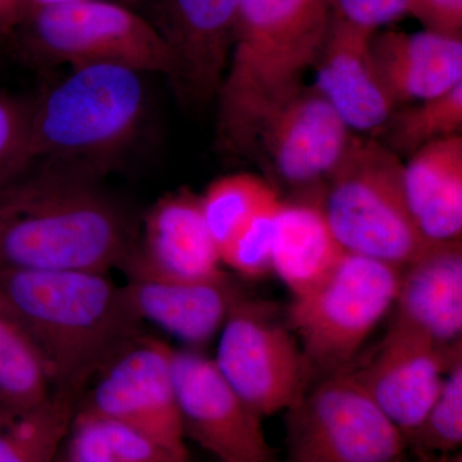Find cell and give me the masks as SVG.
I'll return each mask as SVG.
<instances>
[{
    "label": "cell",
    "mask_w": 462,
    "mask_h": 462,
    "mask_svg": "<svg viewBox=\"0 0 462 462\" xmlns=\"http://www.w3.org/2000/svg\"><path fill=\"white\" fill-rule=\"evenodd\" d=\"M99 179L32 167L0 188V269L108 273L135 247L132 216Z\"/></svg>",
    "instance_id": "1"
},
{
    "label": "cell",
    "mask_w": 462,
    "mask_h": 462,
    "mask_svg": "<svg viewBox=\"0 0 462 462\" xmlns=\"http://www.w3.org/2000/svg\"><path fill=\"white\" fill-rule=\"evenodd\" d=\"M0 310L38 349L53 391L79 397L144 334L123 285L103 273L0 269Z\"/></svg>",
    "instance_id": "2"
},
{
    "label": "cell",
    "mask_w": 462,
    "mask_h": 462,
    "mask_svg": "<svg viewBox=\"0 0 462 462\" xmlns=\"http://www.w3.org/2000/svg\"><path fill=\"white\" fill-rule=\"evenodd\" d=\"M145 76L117 65L69 69L32 100V167L106 175L147 120Z\"/></svg>",
    "instance_id": "3"
},
{
    "label": "cell",
    "mask_w": 462,
    "mask_h": 462,
    "mask_svg": "<svg viewBox=\"0 0 462 462\" xmlns=\"http://www.w3.org/2000/svg\"><path fill=\"white\" fill-rule=\"evenodd\" d=\"M402 158L379 139L355 134L320 190V205L346 254L403 269L431 245L413 223Z\"/></svg>",
    "instance_id": "4"
},
{
    "label": "cell",
    "mask_w": 462,
    "mask_h": 462,
    "mask_svg": "<svg viewBox=\"0 0 462 462\" xmlns=\"http://www.w3.org/2000/svg\"><path fill=\"white\" fill-rule=\"evenodd\" d=\"M336 0H240L225 90L248 107H276L305 85Z\"/></svg>",
    "instance_id": "5"
},
{
    "label": "cell",
    "mask_w": 462,
    "mask_h": 462,
    "mask_svg": "<svg viewBox=\"0 0 462 462\" xmlns=\"http://www.w3.org/2000/svg\"><path fill=\"white\" fill-rule=\"evenodd\" d=\"M402 269L346 254L321 284L291 298L285 320L312 383L345 373L393 310Z\"/></svg>",
    "instance_id": "6"
},
{
    "label": "cell",
    "mask_w": 462,
    "mask_h": 462,
    "mask_svg": "<svg viewBox=\"0 0 462 462\" xmlns=\"http://www.w3.org/2000/svg\"><path fill=\"white\" fill-rule=\"evenodd\" d=\"M8 42L39 65H117L167 76L170 56L147 17L111 0L33 9Z\"/></svg>",
    "instance_id": "7"
},
{
    "label": "cell",
    "mask_w": 462,
    "mask_h": 462,
    "mask_svg": "<svg viewBox=\"0 0 462 462\" xmlns=\"http://www.w3.org/2000/svg\"><path fill=\"white\" fill-rule=\"evenodd\" d=\"M284 413L282 462H400L407 448L349 372L312 383Z\"/></svg>",
    "instance_id": "8"
},
{
    "label": "cell",
    "mask_w": 462,
    "mask_h": 462,
    "mask_svg": "<svg viewBox=\"0 0 462 462\" xmlns=\"http://www.w3.org/2000/svg\"><path fill=\"white\" fill-rule=\"evenodd\" d=\"M217 337L212 360L261 418L287 411L311 385L300 343L273 303L243 297Z\"/></svg>",
    "instance_id": "9"
},
{
    "label": "cell",
    "mask_w": 462,
    "mask_h": 462,
    "mask_svg": "<svg viewBox=\"0 0 462 462\" xmlns=\"http://www.w3.org/2000/svg\"><path fill=\"white\" fill-rule=\"evenodd\" d=\"M173 348L142 334L91 382L81 411L107 419L188 454L173 383Z\"/></svg>",
    "instance_id": "10"
},
{
    "label": "cell",
    "mask_w": 462,
    "mask_h": 462,
    "mask_svg": "<svg viewBox=\"0 0 462 462\" xmlns=\"http://www.w3.org/2000/svg\"><path fill=\"white\" fill-rule=\"evenodd\" d=\"M173 383L185 439L220 462H278L263 420L199 349H173Z\"/></svg>",
    "instance_id": "11"
},
{
    "label": "cell",
    "mask_w": 462,
    "mask_h": 462,
    "mask_svg": "<svg viewBox=\"0 0 462 462\" xmlns=\"http://www.w3.org/2000/svg\"><path fill=\"white\" fill-rule=\"evenodd\" d=\"M240 0H153L147 17L170 56L167 80L180 105H215L229 65Z\"/></svg>",
    "instance_id": "12"
},
{
    "label": "cell",
    "mask_w": 462,
    "mask_h": 462,
    "mask_svg": "<svg viewBox=\"0 0 462 462\" xmlns=\"http://www.w3.org/2000/svg\"><path fill=\"white\" fill-rule=\"evenodd\" d=\"M461 358V343L438 345L393 319L367 360L352 365L346 372L406 439L420 425L447 373Z\"/></svg>",
    "instance_id": "13"
},
{
    "label": "cell",
    "mask_w": 462,
    "mask_h": 462,
    "mask_svg": "<svg viewBox=\"0 0 462 462\" xmlns=\"http://www.w3.org/2000/svg\"><path fill=\"white\" fill-rule=\"evenodd\" d=\"M355 133L314 85H305L263 125L254 153L288 187L315 190L345 156Z\"/></svg>",
    "instance_id": "14"
},
{
    "label": "cell",
    "mask_w": 462,
    "mask_h": 462,
    "mask_svg": "<svg viewBox=\"0 0 462 462\" xmlns=\"http://www.w3.org/2000/svg\"><path fill=\"white\" fill-rule=\"evenodd\" d=\"M123 285L142 322L160 328L189 348L217 336L234 306L245 297L226 272L208 279H178L126 261Z\"/></svg>",
    "instance_id": "15"
},
{
    "label": "cell",
    "mask_w": 462,
    "mask_h": 462,
    "mask_svg": "<svg viewBox=\"0 0 462 462\" xmlns=\"http://www.w3.org/2000/svg\"><path fill=\"white\" fill-rule=\"evenodd\" d=\"M372 30L334 14L314 66V87L360 135L376 136L396 106L380 79L372 53Z\"/></svg>",
    "instance_id": "16"
},
{
    "label": "cell",
    "mask_w": 462,
    "mask_h": 462,
    "mask_svg": "<svg viewBox=\"0 0 462 462\" xmlns=\"http://www.w3.org/2000/svg\"><path fill=\"white\" fill-rule=\"evenodd\" d=\"M127 261L170 278L208 279L225 273L203 218L199 194L184 188L158 199L149 208Z\"/></svg>",
    "instance_id": "17"
},
{
    "label": "cell",
    "mask_w": 462,
    "mask_h": 462,
    "mask_svg": "<svg viewBox=\"0 0 462 462\" xmlns=\"http://www.w3.org/2000/svg\"><path fill=\"white\" fill-rule=\"evenodd\" d=\"M393 319L430 337L438 345L461 343V240L431 243L402 269Z\"/></svg>",
    "instance_id": "18"
},
{
    "label": "cell",
    "mask_w": 462,
    "mask_h": 462,
    "mask_svg": "<svg viewBox=\"0 0 462 462\" xmlns=\"http://www.w3.org/2000/svg\"><path fill=\"white\" fill-rule=\"evenodd\" d=\"M374 62L396 108L433 98L462 83V38L422 30H378Z\"/></svg>",
    "instance_id": "19"
},
{
    "label": "cell",
    "mask_w": 462,
    "mask_h": 462,
    "mask_svg": "<svg viewBox=\"0 0 462 462\" xmlns=\"http://www.w3.org/2000/svg\"><path fill=\"white\" fill-rule=\"evenodd\" d=\"M320 205V191L306 199L281 200L273 227L272 273L303 296L321 284L345 256Z\"/></svg>",
    "instance_id": "20"
},
{
    "label": "cell",
    "mask_w": 462,
    "mask_h": 462,
    "mask_svg": "<svg viewBox=\"0 0 462 462\" xmlns=\"http://www.w3.org/2000/svg\"><path fill=\"white\" fill-rule=\"evenodd\" d=\"M407 206L428 242L461 240L462 135L419 149L403 165Z\"/></svg>",
    "instance_id": "21"
},
{
    "label": "cell",
    "mask_w": 462,
    "mask_h": 462,
    "mask_svg": "<svg viewBox=\"0 0 462 462\" xmlns=\"http://www.w3.org/2000/svg\"><path fill=\"white\" fill-rule=\"evenodd\" d=\"M79 400L76 394L54 391L30 411H0V462H54Z\"/></svg>",
    "instance_id": "22"
},
{
    "label": "cell",
    "mask_w": 462,
    "mask_h": 462,
    "mask_svg": "<svg viewBox=\"0 0 462 462\" xmlns=\"http://www.w3.org/2000/svg\"><path fill=\"white\" fill-rule=\"evenodd\" d=\"M69 455L76 462H190L141 431L76 410L69 431Z\"/></svg>",
    "instance_id": "23"
},
{
    "label": "cell",
    "mask_w": 462,
    "mask_h": 462,
    "mask_svg": "<svg viewBox=\"0 0 462 462\" xmlns=\"http://www.w3.org/2000/svg\"><path fill=\"white\" fill-rule=\"evenodd\" d=\"M199 200L207 229L221 257V251L243 226L282 199L272 181L251 172H236L212 181L199 194Z\"/></svg>",
    "instance_id": "24"
},
{
    "label": "cell",
    "mask_w": 462,
    "mask_h": 462,
    "mask_svg": "<svg viewBox=\"0 0 462 462\" xmlns=\"http://www.w3.org/2000/svg\"><path fill=\"white\" fill-rule=\"evenodd\" d=\"M53 392L38 349L25 331L0 310V411H30Z\"/></svg>",
    "instance_id": "25"
},
{
    "label": "cell",
    "mask_w": 462,
    "mask_h": 462,
    "mask_svg": "<svg viewBox=\"0 0 462 462\" xmlns=\"http://www.w3.org/2000/svg\"><path fill=\"white\" fill-rule=\"evenodd\" d=\"M462 83L439 96L394 109L378 135L401 158L431 143L461 135Z\"/></svg>",
    "instance_id": "26"
},
{
    "label": "cell",
    "mask_w": 462,
    "mask_h": 462,
    "mask_svg": "<svg viewBox=\"0 0 462 462\" xmlns=\"http://www.w3.org/2000/svg\"><path fill=\"white\" fill-rule=\"evenodd\" d=\"M407 447L422 455L447 456L462 445V358L447 373L436 400L418 428L406 438Z\"/></svg>",
    "instance_id": "27"
},
{
    "label": "cell",
    "mask_w": 462,
    "mask_h": 462,
    "mask_svg": "<svg viewBox=\"0 0 462 462\" xmlns=\"http://www.w3.org/2000/svg\"><path fill=\"white\" fill-rule=\"evenodd\" d=\"M279 205L252 218L227 243L221 251L224 266L247 279L261 278L272 273L273 227Z\"/></svg>",
    "instance_id": "28"
},
{
    "label": "cell",
    "mask_w": 462,
    "mask_h": 462,
    "mask_svg": "<svg viewBox=\"0 0 462 462\" xmlns=\"http://www.w3.org/2000/svg\"><path fill=\"white\" fill-rule=\"evenodd\" d=\"M410 0H336V14L364 29L378 32L383 26L409 16Z\"/></svg>",
    "instance_id": "29"
},
{
    "label": "cell",
    "mask_w": 462,
    "mask_h": 462,
    "mask_svg": "<svg viewBox=\"0 0 462 462\" xmlns=\"http://www.w3.org/2000/svg\"><path fill=\"white\" fill-rule=\"evenodd\" d=\"M409 16L427 32L462 38V0H410Z\"/></svg>",
    "instance_id": "30"
},
{
    "label": "cell",
    "mask_w": 462,
    "mask_h": 462,
    "mask_svg": "<svg viewBox=\"0 0 462 462\" xmlns=\"http://www.w3.org/2000/svg\"><path fill=\"white\" fill-rule=\"evenodd\" d=\"M30 14V0H0V41H9Z\"/></svg>",
    "instance_id": "31"
},
{
    "label": "cell",
    "mask_w": 462,
    "mask_h": 462,
    "mask_svg": "<svg viewBox=\"0 0 462 462\" xmlns=\"http://www.w3.org/2000/svg\"><path fill=\"white\" fill-rule=\"evenodd\" d=\"M78 0H30V12L33 9L51 7V5H66Z\"/></svg>",
    "instance_id": "32"
},
{
    "label": "cell",
    "mask_w": 462,
    "mask_h": 462,
    "mask_svg": "<svg viewBox=\"0 0 462 462\" xmlns=\"http://www.w3.org/2000/svg\"><path fill=\"white\" fill-rule=\"evenodd\" d=\"M427 462H462L461 455L454 456V457H448V456H442V457L437 458V460L427 461Z\"/></svg>",
    "instance_id": "33"
},
{
    "label": "cell",
    "mask_w": 462,
    "mask_h": 462,
    "mask_svg": "<svg viewBox=\"0 0 462 462\" xmlns=\"http://www.w3.org/2000/svg\"><path fill=\"white\" fill-rule=\"evenodd\" d=\"M60 462H76V461L72 460V458L66 457L65 460H62V461H60Z\"/></svg>",
    "instance_id": "34"
},
{
    "label": "cell",
    "mask_w": 462,
    "mask_h": 462,
    "mask_svg": "<svg viewBox=\"0 0 462 462\" xmlns=\"http://www.w3.org/2000/svg\"><path fill=\"white\" fill-rule=\"evenodd\" d=\"M124 2H139V0H124Z\"/></svg>",
    "instance_id": "35"
}]
</instances>
